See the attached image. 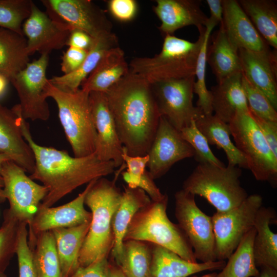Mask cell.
<instances>
[{
	"mask_svg": "<svg viewBox=\"0 0 277 277\" xmlns=\"http://www.w3.org/2000/svg\"><path fill=\"white\" fill-rule=\"evenodd\" d=\"M104 93L127 153L147 155L161 116L150 84L129 70Z\"/></svg>",
	"mask_w": 277,
	"mask_h": 277,
	"instance_id": "obj_1",
	"label": "cell"
},
{
	"mask_svg": "<svg viewBox=\"0 0 277 277\" xmlns=\"http://www.w3.org/2000/svg\"><path fill=\"white\" fill-rule=\"evenodd\" d=\"M17 110L22 134L35 159L34 169L29 177L39 181L48 190L39 207H52L80 186L114 172V163L102 161L94 153L73 157L66 151L38 145L33 139L29 124L23 117L19 105Z\"/></svg>",
	"mask_w": 277,
	"mask_h": 277,
	"instance_id": "obj_2",
	"label": "cell"
},
{
	"mask_svg": "<svg viewBox=\"0 0 277 277\" xmlns=\"http://www.w3.org/2000/svg\"><path fill=\"white\" fill-rule=\"evenodd\" d=\"M116 181L99 178L85 196V204L91 210L92 218L80 252V267H86L101 258H108L111 251L114 243L112 221L122 195Z\"/></svg>",
	"mask_w": 277,
	"mask_h": 277,
	"instance_id": "obj_3",
	"label": "cell"
},
{
	"mask_svg": "<svg viewBox=\"0 0 277 277\" xmlns=\"http://www.w3.org/2000/svg\"><path fill=\"white\" fill-rule=\"evenodd\" d=\"M168 202V196L165 194L162 200L151 201L138 210L128 227L124 241L149 242L167 248L188 262L196 263L186 234L167 216Z\"/></svg>",
	"mask_w": 277,
	"mask_h": 277,
	"instance_id": "obj_4",
	"label": "cell"
},
{
	"mask_svg": "<svg viewBox=\"0 0 277 277\" xmlns=\"http://www.w3.org/2000/svg\"><path fill=\"white\" fill-rule=\"evenodd\" d=\"M44 91L46 97L52 98L57 105L58 117L74 156L83 157L94 153L96 131L89 93L80 88L72 92L62 91L48 79Z\"/></svg>",
	"mask_w": 277,
	"mask_h": 277,
	"instance_id": "obj_5",
	"label": "cell"
},
{
	"mask_svg": "<svg viewBox=\"0 0 277 277\" xmlns=\"http://www.w3.org/2000/svg\"><path fill=\"white\" fill-rule=\"evenodd\" d=\"M205 29L199 31L195 42L173 35L164 36L162 50L153 57L133 58L129 70L150 84L169 78L194 75L198 54L203 39Z\"/></svg>",
	"mask_w": 277,
	"mask_h": 277,
	"instance_id": "obj_6",
	"label": "cell"
},
{
	"mask_svg": "<svg viewBox=\"0 0 277 277\" xmlns=\"http://www.w3.org/2000/svg\"><path fill=\"white\" fill-rule=\"evenodd\" d=\"M241 168L199 164L184 181L183 190L205 199L217 212H225L241 204L248 196L241 185Z\"/></svg>",
	"mask_w": 277,
	"mask_h": 277,
	"instance_id": "obj_7",
	"label": "cell"
},
{
	"mask_svg": "<svg viewBox=\"0 0 277 277\" xmlns=\"http://www.w3.org/2000/svg\"><path fill=\"white\" fill-rule=\"evenodd\" d=\"M235 146L246 158L255 179L274 185L277 180V157L270 149L250 111L238 113L228 123Z\"/></svg>",
	"mask_w": 277,
	"mask_h": 277,
	"instance_id": "obj_8",
	"label": "cell"
},
{
	"mask_svg": "<svg viewBox=\"0 0 277 277\" xmlns=\"http://www.w3.org/2000/svg\"><path fill=\"white\" fill-rule=\"evenodd\" d=\"M175 216L192 248L196 260L217 261L212 217L197 206L195 195L181 189L175 192Z\"/></svg>",
	"mask_w": 277,
	"mask_h": 277,
	"instance_id": "obj_9",
	"label": "cell"
},
{
	"mask_svg": "<svg viewBox=\"0 0 277 277\" xmlns=\"http://www.w3.org/2000/svg\"><path fill=\"white\" fill-rule=\"evenodd\" d=\"M258 194L248 195L239 206L225 212H216L212 217L217 261H225L245 235L254 227L256 213L263 206Z\"/></svg>",
	"mask_w": 277,
	"mask_h": 277,
	"instance_id": "obj_10",
	"label": "cell"
},
{
	"mask_svg": "<svg viewBox=\"0 0 277 277\" xmlns=\"http://www.w3.org/2000/svg\"><path fill=\"white\" fill-rule=\"evenodd\" d=\"M195 76L158 81L150 84L161 116L178 131L203 114L193 104Z\"/></svg>",
	"mask_w": 277,
	"mask_h": 277,
	"instance_id": "obj_11",
	"label": "cell"
},
{
	"mask_svg": "<svg viewBox=\"0 0 277 277\" xmlns=\"http://www.w3.org/2000/svg\"><path fill=\"white\" fill-rule=\"evenodd\" d=\"M1 175L4 181V194L9 203L8 209L19 222L29 226L47 194V189L35 183L11 160L3 164Z\"/></svg>",
	"mask_w": 277,
	"mask_h": 277,
	"instance_id": "obj_12",
	"label": "cell"
},
{
	"mask_svg": "<svg viewBox=\"0 0 277 277\" xmlns=\"http://www.w3.org/2000/svg\"><path fill=\"white\" fill-rule=\"evenodd\" d=\"M48 61V55H41L10 81L16 90L21 114L26 120L46 121L50 116L44 91L48 81L46 74Z\"/></svg>",
	"mask_w": 277,
	"mask_h": 277,
	"instance_id": "obj_13",
	"label": "cell"
},
{
	"mask_svg": "<svg viewBox=\"0 0 277 277\" xmlns=\"http://www.w3.org/2000/svg\"><path fill=\"white\" fill-rule=\"evenodd\" d=\"M46 13L73 29L88 33L93 39L111 32L112 24L105 11L90 0H43Z\"/></svg>",
	"mask_w": 277,
	"mask_h": 277,
	"instance_id": "obj_14",
	"label": "cell"
},
{
	"mask_svg": "<svg viewBox=\"0 0 277 277\" xmlns=\"http://www.w3.org/2000/svg\"><path fill=\"white\" fill-rule=\"evenodd\" d=\"M150 174L155 180L165 175L176 162L194 156L192 147L180 132L161 116L157 130L147 153Z\"/></svg>",
	"mask_w": 277,
	"mask_h": 277,
	"instance_id": "obj_15",
	"label": "cell"
},
{
	"mask_svg": "<svg viewBox=\"0 0 277 277\" xmlns=\"http://www.w3.org/2000/svg\"><path fill=\"white\" fill-rule=\"evenodd\" d=\"M73 29L66 23L51 18L33 2L30 14L22 27L26 36L28 54L38 52L41 55H48L52 50L67 46Z\"/></svg>",
	"mask_w": 277,
	"mask_h": 277,
	"instance_id": "obj_16",
	"label": "cell"
},
{
	"mask_svg": "<svg viewBox=\"0 0 277 277\" xmlns=\"http://www.w3.org/2000/svg\"><path fill=\"white\" fill-rule=\"evenodd\" d=\"M96 180L89 183L83 191L66 204L57 207H39L31 224L28 226V241L41 232L74 227L90 222L92 214L85 208V198Z\"/></svg>",
	"mask_w": 277,
	"mask_h": 277,
	"instance_id": "obj_17",
	"label": "cell"
},
{
	"mask_svg": "<svg viewBox=\"0 0 277 277\" xmlns=\"http://www.w3.org/2000/svg\"><path fill=\"white\" fill-rule=\"evenodd\" d=\"M89 102L96 131L94 153L102 161H113L116 167L124 164L123 146L120 140L115 122L109 110L105 93L91 92Z\"/></svg>",
	"mask_w": 277,
	"mask_h": 277,
	"instance_id": "obj_18",
	"label": "cell"
},
{
	"mask_svg": "<svg viewBox=\"0 0 277 277\" xmlns=\"http://www.w3.org/2000/svg\"><path fill=\"white\" fill-rule=\"evenodd\" d=\"M220 24L230 41L238 48L269 57L276 56L259 34L238 1L223 0Z\"/></svg>",
	"mask_w": 277,
	"mask_h": 277,
	"instance_id": "obj_19",
	"label": "cell"
},
{
	"mask_svg": "<svg viewBox=\"0 0 277 277\" xmlns=\"http://www.w3.org/2000/svg\"><path fill=\"white\" fill-rule=\"evenodd\" d=\"M0 155L8 156L30 174L34 171V154L22 134L16 105L10 109L0 104Z\"/></svg>",
	"mask_w": 277,
	"mask_h": 277,
	"instance_id": "obj_20",
	"label": "cell"
},
{
	"mask_svg": "<svg viewBox=\"0 0 277 277\" xmlns=\"http://www.w3.org/2000/svg\"><path fill=\"white\" fill-rule=\"evenodd\" d=\"M153 11L161 24L159 29L164 36L173 35L179 29L195 26L199 31L205 28L209 17L197 0H156Z\"/></svg>",
	"mask_w": 277,
	"mask_h": 277,
	"instance_id": "obj_21",
	"label": "cell"
},
{
	"mask_svg": "<svg viewBox=\"0 0 277 277\" xmlns=\"http://www.w3.org/2000/svg\"><path fill=\"white\" fill-rule=\"evenodd\" d=\"M243 76L277 109L276 56L269 57L239 49Z\"/></svg>",
	"mask_w": 277,
	"mask_h": 277,
	"instance_id": "obj_22",
	"label": "cell"
},
{
	"mask_svg": "<svg viewBox=\"0 0 277 277\" xmlns=\"http://www.w3.org/2000/svg\"><path fill=\"white\" fill-rule=\"evenodd\" d=\"M242 78V72L236 73L217 82L210 90L213 113L226 123L238 113L249 110Z\"/></svg>",
	"mask_w": 277,
	"mask_h": 277,
	"instance_id": "obj_23",
	"label": "cell"
},
{
	"mask_svg": "<svg viewBox=\"0 0 277 277\" xmlns=\"http://www.w3.org/2000/svg\"><path fill=\"white\" fill-rule=\"evenodd\" d=\"M226 263L225 261L191 263L167 248L152 244L151 277H188L206 270H221Z\"/></svg>",
	"mask_w": 277,
	"mask_h": 277,
	"instance_id": "obj_24",
	"label": "cell"
},
{
	"mask_svg": "<svg viewBox=\"0 0 277 277\" xmlns=\"http://www.w3.org/2000/svg\"><path fill=\"white\" fill-rule=\"evenodd\" d=\"M277 215L272 207L262 206L258 210L254 224L256 234L253 252L257 267H269L277 270V234L270 225L276 224Z\"/></svg>",
	"mask_w": 277,
	"mask_h": 277,
	"instance_id": "obj_25",
	"label": "cell"
},
{
	"mask_svg": "<svg viewBox=\"0 0 277 277\" xmlns=\"http://www.w3.org/2000/svg\"><path fill=\"white\" fill-rule=\"evenodd\" d=\"M129 71L123 50L118 46L108 50L82 82L84 91L105 92Z\"/></svg>",
	"mask_w": 277,
	"mask_h": 277,
	"instance_id": "obj_26",
	"label": "cell"
},
{
	"mask_svg": "<svg viewBox=\"0 0 277 277\" xmlns=\"http://www.w3.org/2000/svg\"><path fill=\"white\" fill-rule=\"evenodd\" d=\"M151 201L142 189L124 187L120 204L112 221L114 243L111 253L116 264L121 257L124 238L131 220L138 210Z\"/></svg>",
	"mask_w": 277,
	"mask_h": 277,
	"instance_id": "obj_27",
	"label": "cell"
},
{
	"mask_svg": "<svg viewBox=\"0 0 277 277\" xmlns=\"http://www.w3.org/2000/svg\"><path fill=\"white\" fill-rule=\"evenodd\" d=\"M118 46V39L112 32L94 39L93 44L81 66L75 71L61 76H54L49 81L65 92H74L95 68L102 57L110 49Z\"/></svg>",
	"mask_w": 277,
	"mask_h": 277,
	"instance_id": "obj_28",
	"label": "cell"
},
{
	"mask_svg": "<svg viewBox=\"0 0 277 277\" xmlns=\"http://www.w3.org/2000/svg\"><path fill=\"white\" fill-rule=\"evenodd\" d=\"M90 222L74 227L51 230L60 263L62 277H70L80 267V252Z\"/></svg>",
	"mask_w": 277,
	"mask_h": 277,
	"instance_id": "obj_29",
	"label": "cell"
},
{
	"mask_svg": "<svg viewBox=\"0 0 277 277\" xmlns=\"http://www.w3.org/2000/svg\"><path fill=\"white\" fill-rule=\"evenodd\" d=\"M212 39L208 47L207 62L217 82L242 72L239 49L230 41L221 24Z\"/></svg>",
	"mask_w": 277,
	"mask_h": 277,
	"instance_id": "obj_30",
	"label": "cell"
},
{
	"mask_svg": "<svg viewBox=\"0 0 277 277\" xmlns=\"http://www.w3.org/2000/svg\"><path fill=\"white\" fill-rule=\"evenodd\" d=\"M195 123L209 144L216 145L224 150L227 158L228 165L248 169L246 158L231 140L228 124L214 114L206 115L203 114L195 120Z\"/></svg>",
	"mask_w": 277,
	"mask_h": 277,
	"instance_id": "obj_31",
	"label": "cell"
},
{
	"mask_svg": "<svg viewBox=\"0 0 277 277\" xmlns=\"http://www.w3.org/2000/svg\"><path fill=\"white\" fill-rule=\"evenodd\" d=\"M24 35L0 27V75L10 81L29 63Z\"/></svg>",
	"mask_w": 277,
	"mask_h": 277,
	"instance_id": "obj_32",
	"label": "cell"
},
{
	"mask_svg": "<svg viewBox=\"0 0 277 277\" xmlns=\"http://www.w3.org/2000/svg\"><path fill=\"white\" fill-rule=\"evenodd\" d=\"M238 1L267 44L276 49V1L272 0H240Z\"/></svg>",
	"mask_w": 277,
	"mask_h": 277,
	"instance_id": "obj_33",
	"label": "cell"
},
{
	"mask_svg": "<svg viewBox=\"0 0 277 277\" xmlns=\"http://www.w3.org/2000/svg\"><path fill=\"white\" fill-rule=\"evenodd\" d=\"M37 277H62L60 263L51 231L41 232L28 241Z\"/></svg>",
	"mask_w": 277,
	"mask_h": 277,
	"instance_id": "obj_34",
	"label": "cell"
},
{
	"mask_svg": "<svg viewBox=\"0 0 277 277\" xmlns=\"http://www.w3.org/2000/svg\"><path fill=\"white\" fill-rule=\"evenodd\" d=\"M116 264L127 277H151L152 247L143 241H124L121 257Z\"/></svg>",
	"mask_w": 277,
	"mask_h": 277,
	"instance_id": "obj_35",
	"label": "cell"
},
{
	"mask_svg": "<svg viewBox=\"0 0 277 277\" xmlns=\"http://www.w3.org/2000/svg\"><path fill=\"white\" fill-rule=\"evenodd\" d=\"M255 234L253 227L245 235L217 273V277H259L260 271L255 265L253 252Z\"/></svg>",
	"mask_w": 277,
	"mask_h": 277,
	"instance_id": "obj_36",
	"label": "cell"
},
{
	"mask_svg": "<svg viewBox=\"0 0 277 277\" xmlns=\"http://www.w3.org/2000/svg\"><path fill=\"white\" fill-rule=\"evenodd\" d=\"M216 25L209 19L205 26L203 39L197 58L194 76L196 79L194 83V93L197 95V107L204 115L213 114L211 105V94L206 86V69L208 47L211 33Z\"/></svg>",
	"mask_w": 277,
	"mask_h": 277,
	"instance_id": "obj_37",
	"label": "cell"
},
{
	"mask_svg": "<svg viewBox=\"0 0 277 277\" xmlns=\"http://www.w3.org/2000/svg\"><path fill=\"white\" fill-rule=\"evenodd\" d=\"M33 2L31 0H0V27L24 35L23 22L30 14Z\"/></svg>",
	"mask_w": 277,
	"mask_h": 277,
	"instance_id": "obj_38",
	"label": "cell"
},
{
	"mask_svg": "<svg viewBox=\"0 0 277 277\" xmlns=\"http://www.w3.org/2000/svg\"><path fill=\"white\" fill-rule=\"evenodd\" d=\"M19 223L8 209L4 210L0 227V274L4 273L16 254Z\"/></svg>",
	"mask_w": 277,
	"mask_h": 277,
	"instance_id": "obj_39",
	"label": "cell"
},
{
	"mask_svg": "<svg viewBox=\"0 0 277 277\" xmlns=\"http://www.w3.org/2000/svg\"><path fill=\"white\" fill-rule=\"evenodd\" d=\"M180 134L193 148L195 152L194 157L199 164H210L218 166L224 164L212 152L209 144L204 135L197 128L195 120L190 125L182 129Z\"/></svg>",
	"mask_w": 277,
	"mask_h": 277,
	"instance_id": "obj_40",
	"label": "cell"
},
{
	"mask_svg": "<svg viewBox=\"0 0 277 277\" xmlns=\"http://www.w3.org/2000/svg\"><path fill=\"white\" fill-rule=\"evenodd\" d=\"M242 85L249 111L266 120L277 122V111L268 98L243 76Z\"/></svg>",
	"mask_w": 277,
	"mask_h": 277,
	"instance_id": "obj_41",
	"label": "cell"
},
{
	"mask_svg": "<svg viewBox=\"0 0 277 277\" xmlns=\"http://www.w3.org/2000/svg\"><path fill=\"white\" fill-rule=\"evenodd\" d=\"M27 224L19 222L16 254L19 277H37L32 250L29 245Z\"/></svg>",
	"mask_w": 277,
	"mask_h": 277,
	"instance_id": "obj_42",
	"label": "cell"
},
{
	"mask_svg": "<svg viewBox=\"0 0 277 277\" xmlns=\"http://www.w3.org/2000/svg\"><path fill=\"white\" fill-rule=\"evenodd\" d=\"M122 158L126 167V171L122 172L124 180L129 187L137 188L140 179L146 170L149 161L148 154L144 156L129 155L123 147Z\"/></svg>",
	"mask_w": 277,
	"mask_h": 277,
	"instance_id": "obj_43",
	"label": "cell"
},
{
	"mask_svg": "<svg viewBox=\"0 0 277 277\" xmlns=\"http://www.w3.org/2000/svg\"><path fill=\"white\" fill-rule=\"evenodd\" d=\"M108 9L112 16L121 22H128L135 17L138 5L134 0H110Z\"/></svg>",
	"mask_w": 277,
	"mask_h": 277,
	"instance_id": "obj_44",
	"label": "cell"
},
{
	"mask_svg": "<svg viewBox=\"0 0 277 277\" xmlns=\"http://www.w3.org/2000/svg\"><path fill=\"white\" fill-rule=\"evenodd\" d=\"M88 51L69 47L62 57L61 70L64 74L76 70L83 64Z\"/></svg>",
	"mask_w": 277,
	"mask_h": 277,
	"instance_id": "obj_45",
	"label": "cell"
},
{
	"mask_svg": "<svg viewBox=\"0 0 277 277\" xmlns=\"http://www.w3.org/2000/svg\"><path fill=\"white\" fill-rule=\"evenodd\" d=\"M70 277H109L108 258L96 260L86 267H79Z\"/></svg>",
	"mask_w": 277,
	"mask_h": 277,
	"instance_id": "obj_46",
	"label": "cell"
},
{
	"mask_svg": "<svg viewBox=\"0 0 277 277\" xmlns=\"http://www.w3.org/2000/svg\"><path fill=\"white\" fill-rule=\"evenodd\" d=\"M250 113L261 130L272 153L277 157V122L266 120L251 112Z\"/></svg>",
	"mask_w": 277,
	"mask_h": 277,
	"instance_id": "obj_47",
	"label": "cell"
},
{
	"mask_svg": "<svg viewBox=\"0 0 277 277\" xmlns=\"http://www.w3.org/2000/svg\"><path fill=\"white\" fill-rule=\"evenodd\" d=\"M149 172L146 170L142 176L137 188L142 189L152 201H159L165 196L157 187Z\"/></svg>",
	"mask_w": 277,
	"mask_h": 277,
	"instance_id": "obj_48",
	"label": "cell"
},
{
	"mask_svg": "<svg viewBox=\"0 0 277 277\" xmlns=\"http://www.w3.org/2000/svg\"><path fill=\"white\" fill-rule=\"evenodd\" d=\"M94 39L88 33L77 29H73L68 38L67 46L88 51Z\"/></svg>",
	"mask_w": 277,
	"mask_h": 277,
	"instance_id": "obj_49",
	"label": "cell"
},
{
	"mask_svg": "<svg viewBox=\"0 0 277 277\" xmlns=\"http://www.w3.org/2000/svg\"><path fill=\"white\" fill-rule=\"evenodd\" d=\"M206 2L210 10L209 20L216 26L220 24L223 21V0H206Z\"/></svg>",
	"mask_w": 277,
	"mask_h": 277,
	"instance_id": "obj_50",
	"label": "cell"
},
{
	"mask_svg": "<svg viewBox=\"0 0 277 277\" xmlns=\"http://www.w3.org/2000/svg\"><path fill=\"white\" fill-rule=\"evenodd\" d=\"M109 277H127L113 261H109Z\"/></svg>",
	"mask_w": 277,
	"mask_h": 277,
	"instance_id": "obj_51",
	"label": "cell"
},
{
	"mask_svg": "<svg viewBox=\"0 0 277 277\" xmlns=\"http://www.w3.org/2000/svg\"><path fill=\"white\" fill-rule=\"evenodd\" d=\"M259 277H277V270L269 267H262Z\"/></svg>",
	"mask_w": 277,
	"mask_h": 277,
	"instance_id": "obj_52",
	"label": "cell"
},
{
	"mask_svg": "<svg viewBox=\"0 0 277 277\" xmlns=\"http://www.w3.org/2000/svg\"><path fill=\"white\" fill-rule=\"evenodd\" d=\"M9 82L7 79L0 75V98L5 94Z\"/></svg>",
	"mask_w": 277,
	"mask_h": 277,
	"instance_id": "obj_53",
	"label": "cell"
},
{
	"mask_svg": "<svg viewBox=\"0 0 277 277\" xmlns=\"http://www.w3.org/2000/svg\"><path fill=\"white\" fill-rule=\"evenodd\" d=\"M4 187L3 179L0 175V203H3L6 200L4 192Z\"/></svg>",
	"mask_w": 277,
	"mask_h": 277,
	"instance_id": "obj_54",
	"label": "cell"
},
{
	"mask_svg": "<svg viewBox=\"0 0 277 277\" xmlns=\"http://www.w3.org/2000/svg\"><path fill=\"white\" fill-rule=\"evenodd\" d=\"M10 160V159L4 155H0V175L3 164L7 161Z\"/></svg>",
	"mask_w": 277,
	"mask_h": 277,
	"instance_id": "obj_55",
	"label": "cell"
},
{
	"mask_svg": "<svg viewBox=\"0 0 277 277\" xmlns=\"http://www.w3.org/2000/svg\"><path fill=\"white\" fill-rule=\"evenodd\" d=\"M217 273L213 272V273L207 274H206V275H204L201 276H197L194 275V276H191V277H217Z\"/></svg>",
	"mask_w": 277,
	"mask_h": 277,
	"instance_id": "obj_56",
	"label": "cell"
},
{
	"mask_svg": "<svg viewBox=\"0 0 277 277\" xmlns=\"http://www.w3.org/2000/svg\"><path fill=\"white\" fill-rule=\"evenodd\" d=\"M0 277H7V276L5 273H2L0 274Z\"/></svg>",
	"mask_w": 277,
	"mask_h": 277,
	"instance_id": "obj_57",
	"label": "cell"
}]
</instances>
